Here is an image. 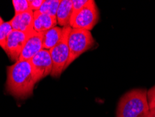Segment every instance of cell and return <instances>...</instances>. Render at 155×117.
<instances>
[{"label":"cell","instance_id":"cell-3","mask_svg":"<svg viewBox=\"0 0 155 117\" xmlns=\"http://www.w3.org/2000/svg\"><path fill=\"white\" fill-rule=\"evenodd\" d=\"M95 40L90 31L71 28L69 36V58L64 70L78 57L94 46Z\"/></svg>","mask_w":155,"mask_h":117},{"label":"cell","instance_id":"cell-11","mask_svg":"<svg viewBox=\"0 0 155 117\" xmlns=\"http://www.w3.org/2000/svg\"><path fill=\"white\" fill-rule=\"evenodd\" d=\"M73 12V0H61L57 12V21L61 27L70 26Z\"/></svg>","mask_w":155,"mask_h":117},{"label":"cell","instance_id":"cell-4","mask_svg":"<svg viewBox=\"0 0 155 117\" xmlns=\"http://www.w3.org/2000/svg\"><path fill=\"white\" fill-rule=\"evenodd\" d=\"M71 27L67 26L63 27L62 37L58 44L50 50L52 62V77H59L64 71L66 64L69 58V36Z\"/></svg>","mask_w":155,"mask_h":117},{"label":"cell","instance_id":"cell-18","mask_svg":"<svg viewBox=\"0 0 155 117\" xmlns=\"http://www.w3.org/2000/svg\"><path fill=\"white\" fill-rule=\"evenodd\" d=\"M29 9L33 11H38L41 7L44 0H28Z\"/></svg>","mask_w":155,"mask_h":117},{"label":"cell","instance_id":"cell-16","mask_svg":"<svg viewBox=\"0 0 155 117\" xmlns=\"http://www.w3.org/2000/svg\"><path fill=\"white\" fill-rule=\"evenodd\" d=\"M12 4L15 9V14H19L29 10L28 0H13Z\"/></svg>","mask_w":155,"mask_h":117},{"label":"cell","instance_id":"cell-13","mask_svg":"<svg viewBox=\"0 0 155 117\" xmlns=\"http://www.w3.org/2000/svg\"><path fill=\"white\" fill-rule=\"evenodd\" d=\"M60 2L61 0H44L38 11L41 13L57 18V12Z\"/></svg>","mask_w":155,"mask_h":117},{"label":"cell","instance_id":"cell-5","mask_svg":"<svg viewBox=\"0 0 155 117\" xmlns=\"http://www.w3.org/2000/svg\"><path fill=\"white\" fill-rule=\"evenodd\" d=\"M99 20V11L94 0L90 2L78 13L70 25L71 28L92 30Z\"/></svg>","mask_w":155,"mask_h":117},{"label":"cell","instance_id":"cell-7","mask_svg":"<svg viewBox=\"0 0 155 117\" xmlns=\"http://www.w3.org/2000/svg\"><path fill=\"white\" fill-rule=\"evenodd\" d=\"M31 33H23L13 30L9 34L4 51L6 53L11 60L18 61L22 50Z\"/></svg>","mask_w":155,"mask_h":117},{"label":"cell","instance_id":"cell-9","mask_svg":"<svg viewBox=\"0 0 155 117\" xmlns=\"http://www.w3.org/2000/svg\"><path fill=\"white\" fill-rule=\"evenodd\" d=\"M9 22L13 30L31 33L34 31V12L29 9L24 13L15 14Z\"/></svg>","mask_w":155,"mask_h":117},{"label":"cell","instance_id":"cell-8","mask_svg":"<svg viewBox=\"0 0 155 117\" xmlns=\"http://www.w3.org/2000/svg\"><path fill=\"white\" fill-rule=\"evenodd\" d=\"M43 33H36L34 30L29 36L18 60H30L36 54L43 49Z\"/></svg>","mask_w":155,"mask_h":117},{"label":"cell","instance_id":"cell-17","mask_svg":"<svg viewBox=\"0 0 155 117\" xmlns=\"http://www.w3.org/2000/svg\"><path fill=\"white\" fill-rule=\"evenodd\" d=\"M147 95L150 108L155 107V85L147 91Z\"/></svg>","mask_w":155,"mask_h":117},{"label":"cell","instance_id":"cell-2","mask_svg":"<svg viewBox=\"0 0 155 117\" xmlns=\"http://www.w3.org/2000/svg\"><path fill=\"white\" fill-rule=\"evenodd\" d=\"M147 93L145 88H134L125 93L117 103L116 117H147L150 107Z\"/></svg>","mask_w":155,"mask_h":117},{"label":"cell","instance_id":"cell-10","mask_svg":"<svg viewBox=\"0 0 155 117\" xmlns=\"http://www.w3.org/2000/svg\"><path fill=\"white\" fill-rule=\"evenodd\" d=\"M57 18L41 13L38 11H34V30L36 33H45L57 26Z\"/></svg>","mask_w":155,"mask_h":117},{"label":"cell","instance_id":"cell-14","mask_svg":"<svg viewBox=\"0 0 155 117\" xmlns=\"http://www.w3.org/2000/svg\"><path fill=\"white\" fill-rule=\"evenodd\" d=\"M13 30L9 21L4 22L0 25V46L4 50L6 49V42L9 34Z\"/></svg>","mask_w":155,"mask_h":117},{"label":"cell","instance_id":"cell-12","mask_svg":"<svg viewBox=\"0 0 155 117\" xmlns=\"http://www.w3.org/2000/svg\"><path fill=\"white\" fill-rule=\"evenodd\" d=\"M63 27L55 26L43 33V48L50 50L58 44L62 37Z\"/></svg>","mask_w":155,"mask_h":117},{"label":"cell","instance_id":"cell-6","mask_svg":"<svg viewBox=\"0 0 155 117\" xmlns=\"http://www.w3.org/2000/svg\"><path fill=\"white\" fill-rule=\"evenodd\" d=\"M30 63L32 67L36 82L51 74L52 70V62L50 50L42 49L31 58Z\"/></svg>","mask_w":155,"mask_h":117},{"label":"cell","instance_id":"cell-1","mask_svg":"<svg viewBox=\"0 0 155 117\" xmlns=\"http://www.w3.org/2000/svg\"><path fill=\"white\" fill-rule=\"evenodd\" d=\"M6 88L18 98H25L33 93L36 83L29 60H18L7 67Z\"/></svg>","mask_w":155,"mask_h":117},{"label":"cell","instance_id":"cell-15","mask_svg":"<svg viewBox=\"0 0 155 117\" xmlns=\"http://www.w3.org/2000/svg\"><path fill=\"white\" fill-rule=\"evenodd\" d=\"M89 2H90V0H73V12L71 17L70 25L74 21V18H76L78 13L82 9L85 7Z\"/></svg>","mask_w":155,"mask_h":117},{"label":"cell","instance_id":"cell-19","mask_svg":"<svg viewBox=\"0 0 155 117\" xmlns=\"http://www.w3.org/2000/svg\"><path fill=\"white\" fill-rule=\"evenodd\" d=\"M147 117H155V107L150 108L149 113H148Z\"/></svg>","mask_w":155,"mask_h":117},{"label":"cell","instance_id":"cell-20","mask_svg":"<svg viewBox=\"0 0 155 117\" xmlns=\"http://www.w3.org/2000/svg\"><path fill=\"white\" fill-rule=\"evenodd\" d=\"M4 21L3 20V19H2V18H1V16H0V25H1L2 23H3Z\"/></svg>","mask_w":155,"mask_h":117}]
</instances>
